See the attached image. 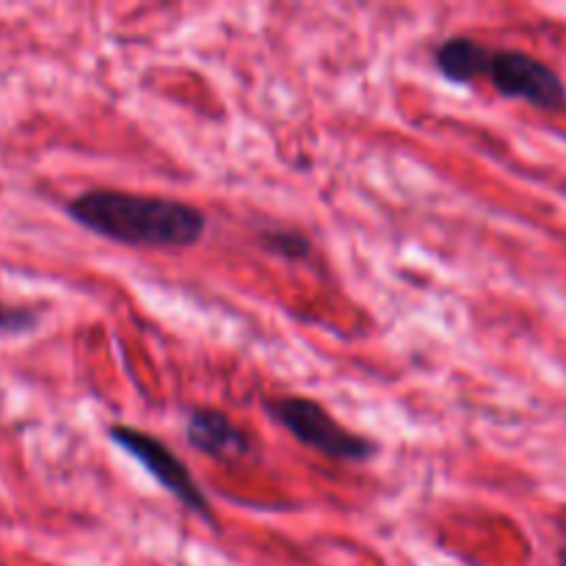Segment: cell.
<instances>
[{
  "mask_svg": "<svg viewBox=\"0 0 566 566\" xmlns=\"http://www.w3.org/2000/svg\"><path fill=\"white\" fill-rule=\"evenodd\" d=\"M64 210L83 230L133 249H191L208 232V216L197 205L155 193L92 188Z\"/></svg>",
  "mask_w": 566,
  "mask_h": 566,
  "instance_id": "cell-1",
  "label": "cell"
},
{
  "mask_svg": "<svg viewBox=\"0 0 566 566\" xmlns=\"http://www.w3.org/2000/svg\"><path fill=\"white\" fill-rule=\"evenodd\" d=\"M265 412L291 431L302 446L310 451L321 453V457L332 459V462H368L379 453V446L368 437L357 434V431L346 429L337 423L318 401L302 396H285V398H269L263 403Z\"/></svg>",
  "mask_w": 566,
  "mask_h": 566,
  "instance_id": "cell-2",
  "label": "cell"
},
{
  "mask_svg": "<svg viewBox=\"0 0 566 566\" xmlns=\"http://www.w3.org/2000/svg\"><path fill=\"white\" fill-rule=\"evenodd\" d=\"M108 437L116 442V448L127 453V457L136 459L160 486H164L169 495H175L188 512L199 514L202 520L213 523V512H210V501L202 492V486L197 484L191 470L186 468L180 457L171 451L169 446L158 440V437L147 434L142 429H133V426H108Z\"/></svg>",
  "mask_w": 566,
  "mask_h": 566,
  "instance_id": "cell-3",
  "label": "cell"
},
{
  "mask_svg": "<svg viewBox=\"0 0 566 566\" xmlns=\"http://www.w3.org/2000/svg\"><path fill=\"white\" fill-rule=\"evenodd\" d=\"M486 77L506 99H523L542 111H558L566 105L562 75L523 50H495Z\"/></svg>",
  "mask_w": 566,
  "mask_h": 566,
  "instance_id": "cell-4",
  "label": "cell"
},
{
  "mask_svg": "<svg viewBox=\"0 0 566 566\" xmlns=\"http://www.w3.org/2000/svg\"><path fill=\"white\" fill-rule=\"evenodd\" d=\"M186 440L193 451L210 459H221V462H235V459L252 453V440L247 431L238 429L221 409H191L186 420Z\"/></svg>",
  "mask_w": 566,
  "mask_h": 566,
  "instance_id": "cell-5",
  "label": "cell"
},
{
  "mask_svg": "<svg viewBox=\"0 0 566 566\" xmlns=\"http://www.w3.org/2000/svg\"><path fill=\"white\" fill-rule=\"evenodd\" d=\"M495 50L486 48L484 42L470 36L442 39L434 48V66L442 77L453 83H475L486 77L490 61Z\"/></svg>",
  "mask_w": 566,
  "mask_h": 566,
  "instance_id": "cell-6",
  "label": "cell"
},
{
  "mask_svg": "<svg viewBox=\"0 0 566 566\" xmlns=\"http://www.w3.org/2000/svg\"><path fill=\"white\" fill-rule=\"evenodd\" d=\"M260 247L282 260H304L313 249L310 238L298 230H265L260 235Z\"/></svg>",
  "mask_w": 566,
  "mask_h": 566,
  "instance_id": "cell-7",
  "label": "cell"
},
{
  "mask_svg": "<svg viewBox=\"0 0 566 566\" xmlns=\"http://www.w3.org/2000/svg\"><path fill=\"white\" fill-rule=\"evenodd\" d=\"M39 321L33 310H0V329L3 332H25Z\"/></svg>",
  "mask_w": 566,
  "mask_h": 566,
  "instance_id": "cell-8",
  "label": "cell"
},
{
  "mask_svg": "<svg viewBox=\"0 0 566 566\" xmlns=\"http://www.w3.org/2000/svg\"><path fill=\"white\" fill-rule=\"evenodd\" d=\"M558 562H562V566H566V547H562V553H558Z\"/></svg>",
  "mask_w": 566,
  "mask_h": 566,
  "instance_id": "cell-9",
  "label": "cell"
}]
</instances>
